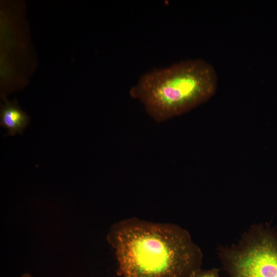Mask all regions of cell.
Masks as SVG:
<instances>
[{
    "instance_id": "obj_1",
    "label": "cell",
    "mask_w": 277,
    "mask_h": 277,
    "mask_svg": "<svg viewBox=\"0 0 277 277\" xmlns=\"http://www.w3.org/2000/svg\"><path fill=\"white\" fill-rule=\"evenodd\" d=\"M121 277H192L203 254L180 225L132 217L111 226L107 236Z\"/></svg>"
},
{
    "instance_id": "obj_2",
    "label": "cell",
    "mask_w": 277,
    "mask_h": 277,
    "mask_svg": "<svg viewBox=\"0 0 277 277\" xmlns=\"http://www.w3.org/2000/svg\"><path fill=\"white\" fill-rule=\"evenodd\" d=\"M217 76L212 66L202 59L181 61L143 75L130 89L146 112L160 123L185 113L214 94Z\"/></svg>"
},
{
    "instance_id": "obj_3",
    "label": "cell",
    "mask_w": 277,
    "mask_h": 277,
    "mask_svg": "<svg viewBox=\"0 0 277 277\" xmlns=\"http://www.w3.org/2000/svg\"><path fill=\"white\" fill-rule=\"evenodd\" d=\"M217 254L228 277H277V232L266 225H251Z\"/></svg>"
},
{
    "instance_id": "obj_4",
    "label": "cell",
    "mask_w": 277,
    "mask_h": 277,
    "mask_svg": "<svg viewBox=\"0 0 277 277\" xmlns=\"http://www.w3.org/2000/svg\"><path fill=\"white\" fill-rule=\"evenodd\" d=\"M28 123V117L14 103L6 102L1 112V125L5 127L9 134L22 133Z\"/></svg>"
},
{
    "instance_id": "obj_5",
    "label": "cell",
    "mask_w": 277,
    "mask_h": 277,
    "mask_svg": "<svg viewBox=\"0 0 277 277\" xmlns=\"http://www.w3.org/2000/svg\"><path fill=\"white\" fill-rule=\"evenodd\" d=\"M220 270L214 268L204 270L202 268L196 271L192 277H220Z\"/></svg>"
},
{
    "instance_id": "obj_6",
    "label": "cell",
    "mask_w": 277,
    "mask_h": 277,
    "mask_svg": "<svg viewBox=\"0 0 277 277\" xmlns=\"http://www.w3.org/2000/svg\"><path fill=\"white\" fill-rule=\"evenodd\" d=\"M21 277H34V276L28 273H26L22 274Z\"/></svg>"
}]
</instances>
